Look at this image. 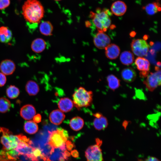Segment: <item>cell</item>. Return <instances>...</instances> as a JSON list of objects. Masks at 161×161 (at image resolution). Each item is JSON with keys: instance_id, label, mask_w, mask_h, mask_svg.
Listing matches in <instances>:
<instances>
[{"instance_id": "obj_1", "label": "cell", "mask_w": 161, "mask_h": 161, "mask_svg": "<svg viewBox=\"0 0 161 161\" xmlns=\"http://www.w3.org/2000/svg\"><path fill=\"white\" fill-rule=\"evenodd\" d=\"M22 11L26 21L33 24L39 23L44 14V7L38 0H27L23 5Z\"/></svg>"}, {"instance_id": "obj_2", "label": "cell", "mask_w": 161, "mask_h": 161, "mask_svg": "<svg viewBox=\"0 0 161 161\" xmlns=\"http://www.w3.org/2000/svg\"><path fill=\"white\" fill-rule=\"evenodd\" d=\"M112 13L109 9L100 8L96 9L95 12H90L89 17L98 32H104L110 27L111 21L110 16Z\"/></svg>"}, {"instance_id": "obj_3", "label": "cell", "mask_w": 161, "mask_h": 161, "mask_svg": "<svg viewBox=\"0 0 161 161\" xmlns=\"http://www.w3.org/2000/svg\"><path fill=\"white\" fill-rule=\"evenodd\" d=\"M93 96L92 91H88L83 87H80L72 95L74 105L78 110L90 106L92 103Z\"/></svg>"}, {"instance_id": "obj_4", "label": "cell", "mask_w": 161, "mask_h": 161, "mask_svg": "<svg viewBox=\"0 0 161 161\" xmlns=\"http://www.w3.org/2000/svg\"><path fill=\"white\" fill-rule=\"evenodd\" d=\"M63 129L49 131L48 144L52 149L59 148L62 151L66 149V143L68 137L67 132Z\"/></svg>"}, {"instance_id": "obj_5", "label": "cell", "mask_w": 161, "mask_h": 161, "mask_svg": "<svg viewBox=\"0 0 161 161\" xmlns=\"http://www.w3.org/2000/svg\"><path fill=\"white\" fill-rule=\"evenodd\" d=\"M0 132L2 133L1 142L3 145V148L7 150L15 149L24 136L21 134L13 135L8 129L4 127L0 128Z\"/></svg>"}, {"instance_id": "obj_6", "label": "cell", "mask_w": 161, "mask_h": 161, "mask_svg": "<svg viewBox=\"0 0 161 161\" xmlns=\"http://www.w3.org/2000/svg\"><path fill=\"white\" fill-rule=\"evenodd\" d=\"M32 143L30 139L25 136L15 149L19 155H23L32 161H36L33 155V152L36 148L31 145Z\"/></svg>"}, {"instance_id": "obj_7", "label": "cell", "mask_w": 161, "mask_h": 161, "mask_svg": "<svg viewBox=\"0 0 161 161\" xmlns=\"http://www.w3.org/2000/svg\"><path fill=\"white\" fill-rule=\"evenodd\" d=\"M96 144L89 146L85 152L87 161H103L102 153L100 146L102 141L99 139L96 140Z\"/></svg>"}, {"instance_id": "obj_8", "label": "cell", "mask_w": 161, "mask_h": 161, "mask_svg": "<svg viewBox=\"0 0 161 161\" xmlns=\"http://www.w3.org/2000/svg\"><path fill=\"white\" fill-rule=\"evenodd\" d=\"M131 47L133 53L140 57L146 56L149 50L148 44L145 40L142 39L133 40Z\"/></svg>"}, {"instance_id": "obj_9", "label": "cell", "mask_w": 161, "mask_h": 161, "mask_svg": "<svg viewBox=\"0 0 161 161\" xmlns=\"http://www.w3.org/2000/svg\"><path fill=\"white\" fill-rule=\"evenodd\" d=\"M161 78L160 69L155 72L150 73L147 76L146 80L143 81V83L148 90L152 92L161 85Z\"/></svg>"}, {"instance_id": "obj_10", "label": "cell", "mask_w": 161, "mask_h": 161, "mask_svg": "<svg viewBox=\"0 0 161 161\" xmlns=\"http://www.w3.org/2000/svg\"><path fill=\"white\" fill-rule=\"evenodd\" d=\"M110 42L109 37L103 32H98L93 38L95 45L100 49H105Z\"/></svg>"}, {"instance_id": "obj_11", "label": "cell", "mask_w": 161, "mask_h": 161, "mask_svg": "<svg viewBox=\"0 0 161 161\" xmlns=\"http://www.w3.org/2000/svg\"><path fill=\"white\" fill-rule=\"evenodd\" d=\"M16 66L15 63L9 59L2 61L0 64V71L5 75H12L15 71Z\"/></svg>"}, {"instance_id": "obj_12", "label": "cell", "mask_w": 161, "mask_h": 161, "mask_svg": "<svg viewBox=\"0 0 161 161\" xmlns=\"http://www.w3.org/2000/svg\"><path fill=\"white\" fill-rule=\"evenodd\" d=\"M19 155L15 149L7 150L3 148L0 151V161H16Z\"/></svg>"}, {"instance_id": "obj_13", "label": "cell", "mask_w": 161, "mask_h": 161, "mask_svg": "<svg viewBox=\"0 0 161 161\" xmlns=\"http://www.w3.org/2000/svg\"><path fill=\"white\" fill-rule=\"evenodd\" d=\"M36 110L33 106L28 104L23 106L20 110L21 117L26 120H30L33 119L36 114Z\"/></svg>"}, {"instance_id": "obj_14", "label": "cell", "mask_w": 161, "mask_h": 161, "mask_svg": "<svg viewBox=\"0 0 161 161\" xmlns=\"http://www.w3.org/2000/svg\"><path fill=\"white\" fill-rule=\"evenodd\" d=\"M127 6L126 4L121 1H117L112 4L111 10L112 13L117 16L123 15L126 11Z\"/></svg>"}, {"instance_id": "obj_15", "label": "cell", "mask_w": 161, "mask_h": 161, "mask_svg": "<svg viewBox=\"0 0 161 161\" xmlns=\"http://www.w3.org/2000/svg\"><path fill=\"white\" fill-rule=\"evenodd\" d=\"M65 117V115L59 109H56L50 113L49 119L52 123L58 125L62 122Z\"/></svg>"}, {"instance_id": "obj_16", "label": "cell", "mask_w": 161, "mask_h": 161, "mask_svg": "<svg viewBox=\"0 0 161 161\" xmlns=\"http://www.w3.org/2000/svg\"><path fill=\"white\" fill-rule=\"evenodd\" d=\"M105 49L106 57L110 59L116 58L120 53V48L118 46L114 44H109Z\"/></svg>"}, {"instance_id": "obj_17", "label": "cell", "mask_w": 161, "mask_h": 161, "mask_svg": "<svg viewBox=\"0 0 161 161\" xmlns=\"http://www.w3.org/2000/svg\"><path fill=\"white\" fill-rule=\"evenodd\" d=\"M136 72L131 68H125L121 72L122 78L127 83H130L134 81L136 78Z\"/></svg>"}, {"instance_id": "obj_18", "label": "cell", "mask_w": 161, "mask_h": 161, "mask_svg": "<svg viewBox=\"0 0 161 161\" xmlns=\"http://www.w3.org/2000/svg\"><path fill=\"white\" fill-rule=\"evenodd\" d=\"M74 106L73 101L67 97L61 98L58 103V107L63 112H67L70 111Z\"/></svg>"}, {"instance_id": "obj_19", "label": "cell", "mask_w": 161, "mask_h": 161, "mask_svg": "<svg viewBox=\"0 0 161 161\" xmlns=\"http://www.w3.org/2000/svg\"><path fill=\"white\" fill-rule=\"evenodd\" d=\"M46 46L45 41L40 38H37L32 42L31 47L33 51L35 53H40L44 50Z\"/></svg>"}, {"instance_id": "obj_20", "label": "cell", "mask_w": 161, "mask_h": 161, "mask_svg": "<svg viewBox=\"0 0 161 161\" xmlns=\"http://www.w3.org/2000/svg\"><path fill=\"white\" fill-rule=\"evenodd\" d=\"M12 38V32L8 27L4 26L0 27V42L7 43L11 40Z\"/></svg>"}, {"instance_id": "obj_21", "label": "cell", "mask_w": 161, "mask_h": 161, "mask_svg": "<svg viewBox=\"0 0 161 161\" xmlns=\"http://www.w3.org/2000/svg\"><path fill=\"white\" fill-rule=\"evenodd\" d=\"M39 29L42 34L46 36H50L52 35L53 27L49 21H44L40 24Z\"/></svg>"}, {"instance_id": "obj_22", "label": "cell", "mask_w": 161, "mask_h": 161, "mask_svg": "<svg viewBox=\"0 0 161 161\" xmlns=\"http://www.w3.org/2000/svg\"><path fill=\"white\" fill-rule=\"evenodd\" d=\"M148 15H153L161 11V5L158 2L149 3L142 8Z\"/></svg>"}, {"instance_id": "obj_23", "label": "cell", "mask_w": 161, "mask_h": 161, "mask_svg": "<svg viewBox=\"0 0 161 161\" xmlns=\"http://www.w3.org/2000/svg\"><path fill=\"white\" fill-rule=\"evenodd\" d=\"M135 63L137 69L140 71L149 72L150 63L146 59L139 57L135 61Z\"/></svg>"}, {"instance_id": "obj_24", "label": "cell", "mask_w": 161, "mask_h": 161, "mask_svg": "<svg viewBox=\"0 0 161 161\" xmlns=\"http://www.w3.org/2000/svg\"><path fill=\"white\" fill-rule=\"evenodd\" d=\"M93 124L95 129L100 131L106 128L108 125V122L107 118L102 115L99 118L95 117L93 121Z\"/></svg>"}, {"instance_id": "obj_25", "label": "cell", "mask_w": 161, "mask_h": 161, "mask_svg": "<svg viewBox=\"0 0 161 161\" xmlns=\"http://www.w3.org/2000/svg\"><path fill=\"white\" fill-rule=\"evenodd\" d=\"M25 90L30 95H35L39 92V88L38 85L35 82L30 80L28 81L26 84Z\"/></svg>"}, {"instance_id": "obj_26", "label": "cell", "mask_w": 161, "mask_h": 161, "mask_svg": "<svg viewBox=\"0 0 161 161\" xmlns=\"http://www.w3.org/2000/svg\"><path fill=\"white\" fill-rule=\"evenodd\" d=\"M84 124L83 120L79 116L72 118L69 122V126L71 128L75 131H78L82 129Z\"/></svg>"}, {"instance_id": "obj_27", "label": "cell", "mask_w": 161, "mask_h": 161, "mask_svg": "<svg viewBox=\"0 0 161 161\" xmlns=\"http://www.w3.org/2000/svg\"><path fill=\"white\" fill-rule=\"evenodd\" d=\"M121 63L124 65H128L131 64L134 60V57L132 52L129 51L122 52L120 56Z\"/></svg>"}, {"instance_id": "obj_28", "label": "cell", "mask_w": 161, "mask_h": 161, "mask_svg": "<svg viewBox=\"0 0 161 161\" xmlns=\"http://www.w3.org/2000/svg\"><path fill=\"white\" fill-rule=\"evenodd\" d=\"M24 129L26 133L32 134L37 132L38 127L37 123L33 120H29L25 123Z\"/></svg>"}, {"instance_id": "obj_29", "label": "cell", "mask_w": 161, "mask_h": 161, "mask_svg": "<svg viewBox=\"0 0 161 161\" xmlns=\"http://www.w3.org/2000/svg\"><path fill=\"white\" fill-rule=\"evenodd\" d=\"M108 85L109 88L114 91L120 86V81L116 76L113 75H110L106 78Z\"/></svg>"}, {"instance_id": "obj_30", "label": "cell", "mask_w": 161, "mask_h": 161, "mask_svg": "<svg viewBox=\"0 0 161 161\" xmlns=\"http://www.w3.org/2000/svg\"><path fill=\"white\" fill-rule=\"evenodd\" d=\"M6 95L10 99H14L17 98L20 94L19 89L16 86L10 85L7 89Z\"/></svg>"}, {"instance_id": "obj_31", "label": "cell", "mask_w": 161, "mask_h": 161, "mask_svg": "<svg viewBox=\"0 0 161 161\" xmlns=\"http://www.w3.org/2000/svg\"><path fill=\"white\" fill-rule=\"evenodd\" d=\"M11 103L7 99L4 97L0 98V112L5 113L8 111L11 107Z\"/></svg>"}, {"instance_id": "obj_32", "label": "cell", "mask_w": 161, "mask_h": 161, "mask_svg": "<svg viewBox=\"0 0 161 161\" xmlns=\"http://www.w3.org/2000/svg\"><path fill=\"white\" fill-rule=\"evenodd\" d=\"M10 3V0H0V10L7 8L9 6Z\"/></svg>"}, {"instance_id": "obj_33", "label": "cell", "mask_w": 161, "mask_h": 161, "mask_svg": "<svg viewBox=\"0 0 161 161\" xmlns=\"http://www.w3.org/2000/svg\"><path fill=\"white\" fill-rule=\"evenodd\" d=\"M7 79L5 75L0 72V87L4 86L6 82Z\"/></svg>"}, {"instance_id": "obj_34", "label": "cell", "mask_w": 161, "mask_h": 161, "mask_svg": "<svg viewBox=\"0 0 161 161\" xmlns=\"http://www.w3.org/2000/svg\"><path fill=\"white\" fill-rule=\"evenodd\" d=\"M33 121L36 123H39L41 121V115L39 114H35L33 117Z\"/></svg>"}, {"instance_id": "obj_35", "label": "cell", "mask_w": 161, "mask_h": 161, "mask_svg": "<svg viewBox=\"0 0 161 161\" xmlns=\"http://www.w3.org/2000/svg\"><path fill=\"white\" fill-rule=\"evenodd\" d=\"M66 146L67 149L69 151L71 150L73 147V144L69 140L66 141Z\"/></svg>"}, {"instance_id": "obj_36", "label": "cell", "mask_w": 161, "mask_h": 161, "mask_svg": "<svg viewBox=\"0 0 161 161\" xmlns=\"http://www.w3.org/2000/svg\"><path fill=\"white\" fill-rule=\"evenodd\" d=\"M144 161H160L158 159L154 157H149Z\"/></svg>"}, {"instance_id": "obj_37", "label": "cell", "mask_w": 161, "mask_h": 161, "mask_svg": "<svg viewBox=\"0 0 161 161\" xmlns=\"http://www.w3.org/2000/svg\"><path fill=\"white\" fill-rule=\"evenodd\" d=\"M149 72L145 71H141L140 74V76L142 78H145L147 77L149 74Z\"/></svg>"}, {"instance_id": "obj_38", "label": "cell", "mask_w": 161, "mask_h": 161, "mask_svg": "<svg viewBox=\"0 0 161 161\" xmlns=\"http://www.w3.org/2000/svg\"><path fill=\"white\" fill-rule=\"evenodd\" d=\"M71 154L72 156L75 157H77L78 156L79 154L78 151L76 150H74L72 151Z\"/></svg>"}, {"instance_id": "obj_39", "label": "cell", "mask_w": 161, "mask_h": 161, "mask_svg": "<svg viewBox=\"0 0 161 161\" xmlns=\"http://www.w3.org/2000/svg\"><path fill=\"white\" fill-rule=\"evenodd\" d=\"M93 115L95 118H99L103 115L102 114L99 112H97L93 114Z\"/></svg>"}, {"instance_id": "obj_40", "label": "cell", "mask_w": 161, "mask_h": 161, "mask_svg": "<svg viewBox=\"0 0 161 161\" xmlns=\"http://www.w3.org/2000/svg\"><path fill=\"white\" fill-rule=\"evenodd\" d=\"M135 32H132L131 34H130V35L131 36H134L135 35Z\"/></svg>"}, {"instance_id": "obj_41", "label": "cell", "mask_w": 161, "mask_h": 161, "mask_svg": "<svg viewBox=\"0 0 161 161\" xmlns=\"http://www.w3.org/2000/svg\"><path fill=\"white\" fill-rule=\"evenodd\" d=\"M60 161H65L64 158L63 157H61L60 158Z\"/></svg>"}, {"instance_id": "obj_42", "label": "cell", "mask_w": 161, "mask_h": 161, "mask_svg": "<svg viewBox=\"0 0 161 161\" xmlns=\"http://www.w3.org/2000/svg\"><path fill=\"white\" fill-rule=\"evenodd\" d=\"M157 64L158 66H160L161 64H160V62H158L157 63Z\"/></svg>"}, {"instance_id": "obj_43", "label": "cell", "mask_w": 161, "mask_h": 161, "mask_svg": "<svg viewBox=\"0 0 161 161\" xmlns=\"http://www.w3.org/2000/svg\"><path fill=\"white\" fill-rule=\"evenodd\" d=\"M54 1H60L61 0H54Z\"/></svg>"}]
</instances>
